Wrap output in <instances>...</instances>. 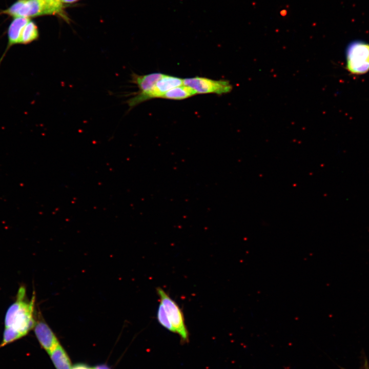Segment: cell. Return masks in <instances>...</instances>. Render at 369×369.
<instances>
[{
	"mask_svg": "<svg viewBox=\"0 0 369 369\" xmlns=\"http://www.w3.org/2000/svg\"><path fill=\"white\" fill-rule=\"evenodd\" d=\"M347 70L355 74L369 70V44L361 40L351 42L346 49Z\"/></svg>",
	"mask_w": 369,
	"mask_h": 369,
	"instance_id": "cell-2",
	"label": "cell"
},
{
	"mask_svg": "<svg viewBox=\"0 0 369 369\" xmlns=\"http://www.w3.org/2000/svg\"><path fill=\"white\" fill-rule=\"evenodd\" d=\"M157 319L158 322L163 327L171 332L175 333L174 328L169 318L163 305L161 302L159 303L157 310Z\"/></svg>",
	"mask_w": 369,
	"mask_h": 369,
	"instance_id": "cell-12",
	"label": "cell"
},
{
	"mask_svg": "<svg viewBox=\"0 0 369 369\" xmlns=\"http://www.w3.org/2000/svg\"><path fill=\"white\" fill-rule=\"evenodd\" d=\"M183 85V79L164 74L150 90L144 93H136L128 100L127 104L130 109L150 99L161 98L168 91Z\"/></svg>",
	"mask_w": 369,
	"mask_h": 369,
	"instance_id": "cell-4",
	"label": "cell"
},
{
	"mask_svg": "<svg viewBox=\"0 0 369 369\" xmlns=\"http://www.w3.org/2000/svg\"><path fill=\"white\" fill-rule=\"evenodd\" d=\"M157 293L174 328L175 333L180 337L184 343L189 341V333L187 329L183 313L177 303L162 288H156Z\"/></svg>",
	"mask_w": 369,
	"mask_h": 369,
	"instance_id": "cell-3",
	"label": "cell"
},
{
	"mask_svg": "<svg viewBox=\"0 0 369 369\" xmlns=\"http://www.w3.org/2000/svg\"><path fill=\"white\" fill-rule=\"evenodd\" d=\"M78 0H61V2L64 3H72L76 2Z\"/></svg>",
	"mask_w": 369,
	"mask_h": 369,
	"instance_id": "cell-17",
	"label": "cell"
},
{
	"mask_svg": "<svg viewBox=\"0 0 369 369\" xmlns=\"http://www.w3.org/2000/svg\"><path fill=\"white\" fill-rule=\"evenodd\" d=\"M22 337L20 334L11 327H5L3 341L1 346H4Z\"/></svg>",
	"mask_w": 369,
	"mask_h": 369,
	"instance_id": "cell-13",
	"label": "cell"
},
{
	"mask_svg": "<svg viewBox=\"0 0 369 369\" xmlns=\"http://www.w3.org/2000/svg\"><path fill=\"white\" fill-rule=\"evenodd\" d=\"M72 369H95L94 367H90L87 365L78 364L73 366Z\"/></svg>",
	"mask_w": 369,
	"mask_h": 369,
	"instance_id": "cell-14",
	"label": "cell"
},
{
	"mask_svg": "<svg viewBox=\"0 0 369 369\" xmlns=\"http://www.w3.org/2000/svg\"><path fill=\"white\" fill-rule=\"evenodd\" d=\"M25 289L20 287L17 295L19 306L15 314L11 327L18 332L22 337L25 336L33 327L35 321L33 318L35 296L29 301H24Z\"/></svg>",
	"mask_w": 369,
	"mask_h": 369,
	"instance_id": "cell-1",
	"label": "cell"
},
{
	"mask_svg": "<svg viewBox=\"0 0 369 369\" xmlns=\"http://www.w3.org/2000/svg\"><path fill=\"white\" fill-rule=\"evenodd\" d=\"M56 369H72L71 360L60 343L48 353Z\"/></svg>",
	"mask_w": 369,
	"mask_h": 369,
	"instance_id": "cell-9",
	"label": "cell"
},
{
	"mask_svg": "<svg viewBox=\"0 0 369 369\" xmlns=\"http://www.w3.org/2000/svg\"><path fill=\"white\" fill-rule=\"evenodd\" d=\"M197 94L191 88L182 85L174 88L166 92L161 97L162 98L181 100L189 98Z\"/></svg>",
	"mask_w": 369,
	"mask_h": 369,
	"instance_id": "cell-10",
	"label": "cell"
},
{
	"mask_svg": "<svg viewBox=\"0 0 369 369\" xmlns=\"http://www.w3.org/2000/svg\"><path fill=\"white\" fill-rule=\"evenodd\" d=\"M34 328L42 347L48 353L59 343L55 334L44 321L39 320L36 322Z\"/></svg>",
	"mask_w": 369,
	"mask_h": 369,
	"instance_id": "cell-7",
	"label": "cell"
},
{
	"mask_svg": "<svg viewBox=\"0 0 369 369\" xmlns=\"http://www.w3.org/2000/svg\"><path fill=\"white\" fill-rule=\"evenodd\" d=\"M3 13L14 17H29L50 14L46 0H18Z\"/></svg>",
	"mask_w": 369,
	"mask_h": 369,
	"instance_id": "cell-6",
	"label": "cell"
},
{
	"mask_svg": "<svg viewBox=\"0 0 369 369\" xmlns=\"http://www.w3.org/2000/svg\"><path fill=\"white\" fill-rule=\"evenodd\" d=\"M183 85L193 89L196 94L215 93L219 95L229 93L232 86L226 80H214L203 77L183 79Z\"/></svg>",
	"mask_w": 369,
	"mask_h": 369,
	"instance_id": "cell-5",
	"label": "cell"
},
{
	"mask_svg": "<svg viewBox=\"0 0 369 369\" xmlns=\"http://www.w3.org/2000/svg\"><path fill=\"white\" fill-rule=\"evenodd\" d=\"M38 36L37 27L34 22L30 20L23 30L19 44H29L36 40Z\"/></svg>",
	"mask_w": 369,
	"mask_h": 369,
	"instance_id": "cell-11",
	"label": "cell"
},
{
	"mask_svg": "<svg viewBox=\"0 0 369 369\" xmlns=\"http://www.w3.org/2000/svg\"><path fill=\"white\" fill-rule=\"evenodd\" d=\"M163 75L161 73H153L143 75L133 74L131 75V81L138 88L137 93H144L150 90Z\"/></svg>",
	"mask_w": 369,
	"mask_h": 369,
	"instance_id": "cell-8",
	"label": "cell"
},
{
	"mask_svg": "<svg viewBox=\"0 0 369 369\" xmlns=\"http://www.w3.org/2000/svg\"><path fill=\"white\" fill-rule=\"evenodd\" d=\"M341 369H345L343 367H340ZM364 369H369V365L368 364L367 361H365V363L364 365Z\"/></svg>",
	"mask_w": 369,
	"mask_h": 369,
	"instance_id": "cell-16",
	"label": "cell"
},
{
	"mask_svg": "<svg viewBox=\"0 0 369 369\" xmlns=\"http://www.w3.org/2000/svg\"><path fill=\"white\" fill-rule=\"evenodd\" d=\"M95 369H111L107 365L101 364L94 367Z\"/></svg>",
	"mask_w": 369,
	"mask_h": 369,
	"instance_id": "cell-15",
	"label": "cell"
}]
</instances>
